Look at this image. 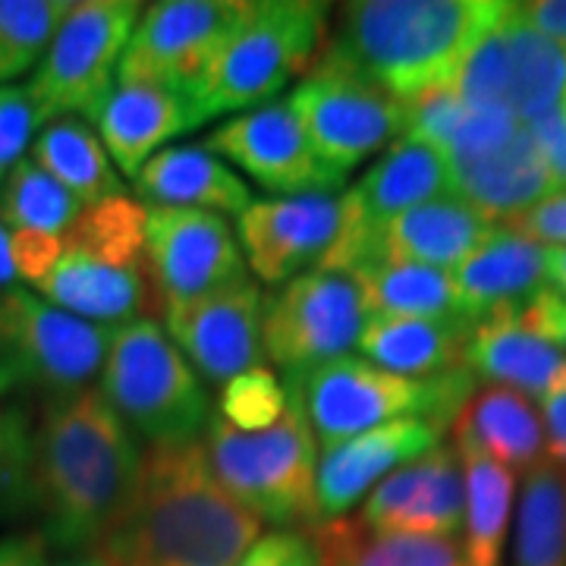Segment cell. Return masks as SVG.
Segmentation results:
<instances>
[{"label": "cell", "mask_w": 566, "mask_h": 566, "mask_svg": "<svg viewBox=\"0 0 566 566\" xmlns=\"http://www.w3.org/2000/svg\"><path fill=\"white\" fill-rule=\"evenodd\" d=\"M142 457L102 390L44 403L29 453V506L44 545L73 554L102 545L136 491Z\"/></svg>", "instance_id": "cell-1"}, {"label": "cell", "mask_w": 566, "mask_h": 566, "mask_svg": "<svg viewBox=\"0 0 566 566\" xmlns=\"http://www.w3.org/2000/svg\"><path fill=\"white\" fill-rule=\"evenodd\" d=\"M262 520L214 479L202 441L148 447L139 482L98 554L111 566H240Z\"/></svg>", "instance_id": "cell-2"}, {"label": "cell", "mask_w": 566, "mask_h": 566, "mask_svg": "<svg viewBox=\"0 0 566 566\" xmlns=\"http://www.w3.org/2000/svg\"><path fill=\"white\" fill-rule=\"evenodd\" d=\"M501 0H359L340 7L318 57L344 63L403 104L450 85L469 48L506 13Z\"/></svg>", "instance_id": "cell-3"}, {"label": "cell", "mask_w": 566, "mask_h": 566, "mask_svg": "<svg viewBox=\"0 0 566 566\" xmlns=\"http://www.w3.org/2000/svg\"><path fill=\"white\" fill-rule=\"evenodd\" d=\"M202 447L214 479L262 523L318 526V441L300 387H290V406L281 422L264 431H240L214 412Z\"/></svg>", "instance_id": "cell-4"}, {"label": "cell", "mask_w": 566, "mask_h": 566, "mask_svg": "<svg viewBox=\"0 0 566 566\" xmlns=\"http://www.w3.org/2000/svg\"><path fill=\"white\" fill-rule=\"evenodd\" d=\"M327 10L312 0L249 3L192 95L199 120L271 104L315 63L327 41Z\"/></svg>", "instance_id": "cell-5"}, {"label": "cell", "mask_w": 566, "mask_h": 566, "mask_svg": "<svg viewBox=\"0 0 566 566\" xmlns=\"http://www.w3.org/2000/svg\"><path fill=\"white\" fill-rule=\"evenodd\" d=\"M98 390L133 438L148 447L202 441L199 434L214 416L205 381L151 318L114 327Z\"/></svg>", "instance_id": "cell-6"}, {"label": "cell", "mask_w": 566, "mask_h": 566, "mask_svg": "<svg viewBox=\"0 0 566 566\" xmlns=\"http://www.w3.org/2000/svg\"><path fill=\"white\" fill-rule=\"evenodd\" d=\"M290 387H300L318 444L334 447L400 419H424L447 428L475 394V378L465 368L431 378H406L359 356H340Z\"/></svg>", "instance_id": "cell-7"}, {"label": "cell", "mask_w": 566, "mask_h": 566, "mask_svg": "<svg viewBox=\"0 0 566 566\" xmlns=\"http://www.w3.org/2000/svg\"><path fill=\"white\" fill-rule=\"evenodd\" d=\"M114 327L82 322L25 286L0 290V400L73 397L102 375Z\"/></svg>", "instance_id": "cell-8"}, {"label": "cell", "mask_w": 566, "mask_h": 566, "mask_svg": "<svg viewBox=\"0 0 566 566\" xmlns=\"http://www.w3.org/2000/svg\"><path fill=\"white\" fill-rule=\"evenodd\" d=\"M368 318L371 308L353 274L312 268L264 296V356L286 385H300L315 368L349 356Z\"/></svg>", "instance_id": "cell-9"}, {"label": "cell", "mask_w": 566, "mask_h": 566, "mask_svg": "<svg viewBox=\"0 0 566 566\" xmlns=\"http://www.w3.org/2000/svg\"><path fill=\"white\" fill-rule=\"evenodd\" d=\"M139 17L136 0L73 3L35 76L25 85L41 120L76 114H85L88 120L98 117Z\"/></svg>", "instance_id": "cell-10"}, {"label": "cell", "mask_w": 566, "mask_h": 566, "mask_svg": "<svg viewBox=\"0 0 566 566\" xmlns=\"http://www.w3.org/2000/svg\"><path fill=\"white\" fill-rule=\"evenodd\" d=\"M305 139L334 180L403 133V104L344 63L315 57L305 80L286 98Z\"/></svg>", "instance_id": "cell-11"}, {"label": "cell", "mask_w": 566, "mask_h": 566, "mask_svg": "<svg viewBox=\"0 0 566 566\" xmlns=\"http://www.w3.org/2000/svg\"><path fill=\"white\" fill-rule=\"evenodd\" d=\"M245 7V0L151 3L123 51L117 80L120 85H164L192 98L223 39L243 20Z\"/></svg>", "instance_id": "cell-12"}, {"label": "cell", "mask_w": 566, "mask_h": 566, "mask_svg": "<svg viewBox=\"0 0 566 566\" xmlns=\"http://www.w3.org/2000/svg\"><path fill=\"white\" fill-rule=\"evenodd\" d=\"M145 255L164 308L202 300L245 277L243 249L223 214L199 208H145Z\"/></svg>", "instance_id": "cell-13"}, {"label": "cell", "mask_w": 566, "mask_h": 566, "mask_svg": "<svg viewBox=\"0 0 566 566\" xmlns=\"http://www.w3.org/2000/svg\"><path fill=\"white\" fill-rule=\"evenodd\" d=\"M170 340L208 385H227L262 365L264 293L249 274L202 300L164 308Z\"/></svg>", "instance_id": "cell-14"}, {"label": "cell", "mask_w": 566, "mask_h": 566, "mask_svg": "<svg viewBox=\"0 0 566 566\" xmlns=\"http://www.w3.org/2000/svg\"><path fill=\"white\" fill-rule=\"evenodd\" d=\"M349 223L346 192H308L252 202L240 214V249L255 277L286 283L318 268Z\"/></svg>", "instance_id": "cell-15"}, {"label": "cell", "mask_w": 566, "mask_h": 566, "mask_svg": "<svg viewBox=\"0 0 566 566\" xmlns=\"http://www.w3.org/2000/svg\"><path fill=\"white\" fill-rule=\"evenodd\" d=\"M223 161L237 164L252 180L286 196L334 192L344 182L334 180L318 161L315 148L305 139L303 126L286 102H271L245 111L240 117L218 126L202 142Z\"/></svg>", "instance_id": "cell-16"}, {"label": "cell", "mask_w": 566, "mask_h": 566, "mask_svg": "<svg viewBox=\"0 0 566 566\" xmlns=\"http://www.w3.org/2000/svg\"><path fill=\"white\" fill-rule=\"evenodd\" d=\"M463 465L453 447L438 444L378 482L365 497L359 520L375 532L453 538L463 528Z\"/></svg>", "instance_id": "cell-17"}, {"label": "cell", "mask_w": 566, "mask_h": 566, "mask_svg": "<svg viewBox=\"0 0 566 566\" xmlns=\"http://www.w3.org/2000/svg\"><path fill=\"white\" fill-rule=\"evenodd\" d=\"M444 428L424 419H400L363 434H353L340 444L324 447L315 479L318 523L340 520L353 504L371 494L378 482L400 465L412 463L434 450Z\"/></svg>", "instance_id": "cell-18"}, {"label": "cell", "mask_w": 566, "mask_h": 566, "mask_svg": "<svg viewBox=\"0 0 566 566\" xmlns=\"http://www.w3.org/2000/svg\"><path fill=\"white\" fill-rule=\"evenodd\" d=\"M44 303L92 324H129L136 315H164L148 262L111 264L63 249L61 262L35 286Z\"/></svg>", "instance_id": "cell-19"}, {"label": "cell", "mask_w": 566, "mask_h": 566, "mask_svg": "<svg viewBox=\"0 0 566 566\" xmlns=\"http://www.w3.org/2000/svg\"><path fill=\"white\" fill-rule=\"evenodd\" d=\"M494 230L497 227L488 221L485 214H479L472 205H465L457 196H441V199L409 208L385 227H378L375 233H368L363 259L356 268L390 259V262L431 264V268L450 271L465 262L475 249H482Z\"/></svg>", "instance_id": "cell-20"}, {"label": "cell", "mask_w": 566, "mask_h": 566, "mask_svg": "<svg viewBox=\"0 0 566 566\" xmlns=\"http://www.w3.org/2000/svg\"><path fill=\"white\" fill-rule=\"evenodd\" d=\"M450 174V192L479 214L494 223L497 218H520L532 205H538L554 192L545 161L528 136L526 123L501 142L497 148L469 155V158H444Z\"/></svg>", "instance_id": "cell-21"}, {"label": "cell", "mask_w": 566, "mask_h": 566, "mask_svg": "<svg viewBox=\"0 0 566 566\" xmlns=\"http://www.w3.org/2000/svg\"><path fill=\"white\" fill-rule=\"evenodd\" d=\"M98 139L107 158L136 180L164 142L202 126L192 98L164 85H117L98 111Z\"/></svg>", "instance_id": "cell-22"}, {"label": "cell", "mask_w": 566, "mask_h": 566, "mask_svg": "<svg viewBox=\"0 0 566 566\" xmlns=\"http://www.w3.org/2000/svg\"><path fill=\"white\" fill-rule=\"evenodd\" d=\"M463 368L488 385L542 400L566 381V353L520 322V308L491 312L465 340Z\"/></svg>", "instance_id": "cell-23"}, {"label": "cell", "mask_w": 566, "mask_h": 566, "mask_svg": "<svg viewBox=\"0 0 566 566\" xmlns=\"http://www.w3.org/2000/svg\"><path fill=\"white\" fill-rule=\"evenodd\" d=\"M450 277L460 308L472 322H482L491 312L523 308L538 290H545V245L510 227L494 230L482 249L450 271Z\"/></svg>", "instance_id": "cell-24"}, {"label": "cell", "mask_w": 566, "mask_h": 566, "mask_svg": "<svg viewBox=\"0 0 566 566\" xmlns=\"http://www.w3.org/2000/svg\"><path fill=\"white\" fill-rule=\"evenodd\" d=\"M450 192L444 155L431 145L412 139H397L378 161L365 170V177L349 192L353 221L365 233L394 221L416 205L441 199Z\"/></svg>", "instance_id": "cell-25"}, {"label": "cell", "mask_w": 566, "mask_h": 566, "mask_svg": "<svg viewBox=\"0 0 566 566\" xmlns=\"http://www.w3.org/2000/svg\"><path fill=\"white\" fill-rule=\"evenodd\" d=\"M136 192L158 208H199L237 218L252 205L240 174L205 145H170L158 151L136 174Z\"/></svg>", "instance_id": "cell-26"}, {"label": "cell", "mask_w": 566, "mask_h": 566, "mask_svg": "<svg viewBox=\"0 0 566 566\" xmlns=\"http://www.w3.org/2000/svg\"><path fill=\"white\" fill-rule=\"evenodd\" d=\"M469 318H390L371 315L359 337V353L378 368L406 378H431L463 368Z\"/></svg>", "instance_id": "cell-27"}, {"label": "cell", "mask_w": 566, "mask_h": 566, "mask_svg": "<svg viewBox=\"0 0 566 566\" xmlns=\"http://www.w3.org/2000/svg\"><path fill=\"white\" fill-rule=\"evenodd\" d=\"M453 441L472 444L513 469H535L545 460V424L528 397L488 385L475 390L453 419Z\"/></svg>", "instance_id": "cell-28"}, {"label": "cell", "mask_w": 566, "mask_h": 566, "mask_svg": "<svg viewBox=\"0 0 566 566\" xmlns=\"http://www.w3.org/2000/svg\"><path fill=\"white\" fill-rule=\"evenodd\" d=\"M308 538L318 554V566H465L457 538L375 532L359 516L318 523Z\"/></svg>", "instance_id": "cell-29"}, {"label": "cell", "mask_w": 566, "mask_h": 566, "mask_svg": "<svg viewBox=\"0 0 566 566\" xmlns=\"http://www.w3.org/2000/svg\"><path fill=\"white\" fill-rule=\"evenodd\" d=\"M510 57V88H506V114L513 120L528 123L564 104L566 88V51L560 44L535 32L523 17L520 3H510L501 20Z\"/></svg>", "instance_id": "cell-30"}, {"label": "cell", "mask_w": 566, "mask_h": 566, "mask_svg": "<svg viewBox=\"0 0 566 566\" xmlns=\"http://www.w3.org/2000/svg\"><path fill=\"white\" fill-rule=\"evenodd\" d=\"M453 450L460 457L465 482V566H501L516 479L506 465L485 457L472 444L457 441Z\"/></svg>", "instance_id": "cell-31"}, {"label": "cell", "mask_w": 566, "mask_h": 566, "mask_svg": "<svg viewBox=\"0 0 566 566\" xmlns=\"http://www.w3.org/2000/svg\"><path fill=\"white\" fill-rule=\"evenodd\" d=\"M29 158L44 174L66 186L82 205H98L111 196H123L120 177L107 158L98 133L82 117H54L32 139Z\"/></svg>", "instance_id": "cell-32"}, {"label": "cell", "mask_w": 566, "mask_h": 566, "mask_svg": "<svg viewBox=\"0 0 566 566\" xmlns=\"http://www.w3.org/2000/svg\"><path fill=\"white\" fill-rule=\"evenodd\" d=\"M371 315L390 318H465L453 277L444 268L378 259L349 271ZM472 322V318H469Z\"/></svg>", "instance_id": "cell-33"}, {"label": "cell", "mask_w": 566, "mask_h": 566, "mask_svg": "<svg viewBox=\"0 0 566 566\" xmlns=\"http://www.w3.org/2000/svg\"><path fill=\"white\" fill-rule=\"evenodd\" d=\"M513 566H566V475L547 460L526 475Z\"/></svg>", "instance_id": "cell-34"}, {"label": "cell", "mask_w": 566, "mask_h": 566, "mask_svg": "<svg viewBox=\"0 0 566 566\" xmlns=\"http://www.w3.org/2000/svg\"><path fill=\"white\" fill-rule=\"evenodd\" d=\"M82 208L85 205L32 158H22L0 186V223L7 230H41L63 237Z\"/></svg>", "instance_id": "cell-35"}, {"label": "cell", "mask_w": 566, "mask_h": 566, "mask_svg": "<svg viewBox=\"0 0 566 566\" xmlns=\"http://www.w3.org/2000/svg\"><path fill=\"white\" fill-rule=\"evenodd\" d=\"M63 249L111 264H142L145 255V205L111 196L98 205H85L73 227L63 233Z\"/></svg>", "instance_id": "cell-36"}, {"label": "cell", "mask_w": 566, "mask_h": 566, "mask_svg": "<svg viewBox=\"0 0 566 566\" xmlns=\"http://www.w3.org/2000/svg\"><path fill=\"white\" fill-rule=\"evenodd\" d=\"M70 10L66 0H0V85L41 63Z\"/></svg>", "instance_id": "cell-37"}, {"label": "cell", "mask_w": 566, "mask_h": 566, "mask_svg": "<svg viewBox=\"0 0 566 566\" xmlns=\"http://www.w3.org/2000/svg\"><path fill=\"white\" fill-rule=\"evenodd\" d=\"M286 406H290V387L268 365H255L221 387L218 416L240 431H264L281 422Z\"/></svg>", "instance_id": "cell-38"}, {"label": "cell", "mask_w": 566, "mask_h": 566, "mask_svg": "<svg viewBox=\"0 0 566 566\" xmlns=\"http://www.w3.org/2000/svg\"><path fill=\"white\" fill-rule=\"evenodd\" d=\"M465 114L469 107L457 98L453 85L428 88L422 95L403 102V139L431 145L444 155L447 145L460 133Z\"/></svg>", "instance_id": "cell-39"}, {"label": "cell", "mask_w": 566, "mask_h": 566, "mask_svg": "<svg viewBox=\"0 0 566 566\" xmlns=\"http://www.w3.org/2000/svg\"><path fill=\"white\" fill-rule=\"evenodd\" d=\"M32 422L20 406H0V506H29Z\"/></svg>", "instance_id": "cell-40"}, {"label": "cell", "mask_w": 566, "mask_h": 566, "mask_svg": "<svg viewBox=\"0 0 566 566\" xmlns=\"http://www.w3.org/2000/svg\"><path fill=\"white\" fill-rule=\"evenodd\" d=\"M41 123L44 120L25 85H0V186L25 158V148H32V136Z\"/></svg>", "instance_id": "cell-41"}, {"label": "cell", "mask_w": 566, "mask_h": 566, "mask_svg": "<svg viewBox=\"0 0 566 566\" xmlns=\"http://www.w3.org/2000/svg\"><path fill=\"white\" fill-rule=\"evenodd\" d=\"M10 255H13L17 277L39 286L54 271V264L61 262L63 237L41 233V230H10Z\"/></svg>", "instance_id": "cell-42"}, {"label": "cell", "mask_w": 566, "mask_h": 566, "mask_svg": "<svg viewBox=\"0 0 566 566\" xmlns=\"http://www.w3.org/2000/svg\"><path fill=\"white\" fill-rule=\"evenodd\" d=\"M528 136L535 142L542 161H545L547 177H551V186L554 192L566 189V111L564 104L560 107H551L547 114L535 117V120L526 123Z\"/></svg>", "instance_id": "cell-43"}, {"label": "cell", "mask_w": 566, "mask_h": 566, "mask_svg": "<svg viewBox=\"0 0 566 566\" xmlns=\"http://www.w3.org/2000/svg\"><path fill=\"white\" fill-rule=\"evenodd\" d=\"M240 566H318V554L305 532H268Z\"/></svg>", "instance_id": "cell-44"}, {"label": "cell", "mask_w": 566, "mask_h": 566, "mask_svg": "<svg viewBox=\"0 0 566 566\" xmlns=\"http://www.w3.org/2000/svg\"><path fill=\"white\" fill-rule=\"evenodd\" d=\"M510 230L523 233L526 240L538 245H566V189L551 192L547 199L532 205L526 214L513 218Z\"/></svg>", "instance_id": "cell-45"}, {"label": "cell", "mask_w": 566, "mask_h": 566, "mask_svg": "<svg viewBox=\"0 0 566 566\" xmlns=\"http://www.w3.org/2000/svg\"><path fill=\"white\" fill-rule=\"evenodd\" d=\"M520 322L528 331H535L538 337H545L547 344L566 353V296L554 290H538L523 308H520Z\"/></svg>", "instance_id": "cell-46"}, {"label": "cell", "mask_w": 566, "mask_h": 566, "mask_svg": "<svg viewBox=\"0 0 566 566\" xmlns=\"http://www.w3.org/2000/svg\"><path fill=\"white\" fill-rule=\"evenodd\" d=\"M542 403V424H545V450L554 465H566V381L557 385Z\"/></svg>", "instance_id": "cell-47"}, {"label": "cell", "mask_w": 566, "mask_h": 566, "mask_svg": "<svg viewBox=\"0 0 566 566\" xmlns=\"http://www.w3.org/2000/svg\"><path fill=\"white\" fill-rule=\"evenodd\" d=\"M520 17L542 32L545 39L560 44L566 51V0H532V3H520Z\"/></svg>", "instance_id": "cell-48"}, {"label": "cell", "mask_w": 566, "mask_h": 566, "mask_svg": "<svg viewBox=\"0 0 566 566\" xmlns=\"http://www.w3.org/2000/svg\"><path fill=\"white\" fill-rule=\"evenodd\" d=\"M0 566H51L44 538L41 535L0 538Z\"/></svg>", "instance_id": "cell-49"}, {"label": "cell", "mask_w": 566, "mask_h": 566, "mask_svg": "<svg viewBox=\"0 0 566 566\" xmlns=\"http://www.w3.org/2000/svg\"><path fill=\"white\" fill-rule=\"evenodd\" d=\"M545 281L566 296V245H545Z\"/></svg>", "instance_id": "cell-50"}, {"label": "cell", "mask_w": 566, "mask_h": 566, "mask_svg": "<svg viewBox=\"0 0 566 566\" xmlns=\"http://www.w3.org/2000/svg\"><path fill=\"white\" fill-rule=\"evenodd\" d=\"M17 268H13V255H10V230L0 223V290L17 286Z\"/></svg>", "instance_id": "cell-51"}, {"label": "cell", "mask_w": 566, "mask_h": 566, "mask_svg": "<svg viewBox=\"0 0 566 566\" xmlns=\"http://www.w3.org/2000/svg\"><path fill=\"white\" fill-rule=\"evenodd\" d=\"M57 566H111V564H107L102 554L95 551V554H76V557H70V560H63V564Z\"/></svg>", "instance_id": "cell-52"}, {"label": "cell", "mask_w": 566, "mask_h": 566, "mask_svg": "<svg viewBox=\"0 0 566 566\" xmlns=\"http://www.w3.org/2000/svg\"><path fill=\"white\" fill-rule=\"evenodd\" d=\"M564 111H566V88H564Z\"/></svg>", "instance_id": "cell-53"}]
</instances>
